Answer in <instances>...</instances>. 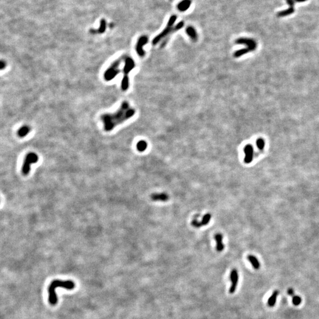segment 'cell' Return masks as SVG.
Masks as SVG:
<instances>
[{
    "label": "cell",
    "instance_id": "obj_22",
    "mask_svg": "<svg viewBox=\"0 0 319 319\" xmlns=\"http://www.w3.org/2000/svg\"><path fill=\"white\" fill-rule=\"evenodd\" d=\"M294 12V9H292V8H290L287 10H285L284 11H281L280 12H278L276 14L277 17H285V16H287L288 15H290L291 14H292Z\"/></svg>",
    "mask_w": 319,
    "mask_h": 319
},
{
    "label": "cell",
    "instance_id": "obj_2",
    "mask_svg": "<svg viewBox=\"0 0 319 319\" xmlns=\"http://www.w3.org/2000/svg\"><path fill=\"white\" fill-rule=\"evenodd\" d=\"M58 287L63 288L67 290H73L75 287V284L73 281L70 280L62 281L59 280H54L50 283L49 288V301L50 304L52 306L56 305L58 299L55 292V289Z\"/></svg>",
    "mask_w": 319,
    "mask_h": 319
},
{
    "label": "cell",
    "instance_id": "obj_28",
    "mask_svg": "<svg viewBox=\"0 0 319 319\" xmlns=\"http://www.w3.org/2000/svg\"><path fill=\"white\" fill-rule=\"evenodd\" d=\"M5 66H6V64H5V62L3 61V60H2L1 61V64H0V68H1V70H3V69H4V68L5 67Z\"/></svg>",
    "mask_w": 319,
    "mask_h": 319
},
{
    "label": "cell",
    "instance_id": "obj_15",
    "mask_svg": "<svg viewBox=\"0 0 319 319\" xmlns=\"http://www.w3.org/2000/svg\"><path fill=\"white\" fill-rule=\"evenodd\" d=\"M186 31L187 35L190 37V39L193 41H196L198 39L197 33L194 27H193L192 26H189L188 27H187Z\"/></svg>",
    "mask_w": 319,
    "mask_h": 319
},
{
    "label": "cell",
    "instance_id": "obj_13",
    "mask_svg": "<svg viewBox=\"0 0 319 319\" xmlns=\"http://www.w3.org/2000/svg\"><path fill=\"white\" fill-rule=\"evenodd\" d=\"M191 1L190 0H183L177 5V8L180 11L184 12L187 11L191 5Z\"/></svg>",
    "mask_w": 319,
    "mask_h": 319
},
{
    "label": "cell",
    "instance_id": "obj_19",
    "mask_svg": "<svg viewBox=\"0 0 319 319\" xmlns=\"http://www.w3.org/2000/svg\"><path fill=\"white\" fill-rule=\"evenodd\" d=\"M250 52H252V50L248 48H244V49H240L239 50H237L233 54V56L235 57V58H238L240 57L241 56H242L243 55H244Z\"/></svg>",
    "mask_w": 319,
    "mask_h": 319
},
{
    "label": "cell",
    "instance_id": "obj_30",
    "mask_svg": "<svg viewBox=\"0 0 319 319\" xmlns=\"http://www.w3.org/2000/svg\"><path fill=\"white\" fill-rule=\"evenodd\" d=\"M307 1V0H295V1H296V2H298V3H300V2H304V1Z\"/></svg>",
    "mask_w": 319,
    "mask_h": 319
},
{
    "label": "cell",
    "instance_id": "obj_10",
    "mask_svg": "<svg viewBox=\"0 0 319 319\" xmlns=\"http://www.w3.org/2000/svg\"><path fill=\"white\" fill-rule=\"evenodd\" d=\"M135 65V62L133 60V58L130 57L126 58L123 69V73L124 75H128V73L134 68Z\"/></svg>",
    "mask_w": 319,
    "mask_h": 319
},
{
    "label": "cell",
    "instance_id": "obj_18",
    "mask_svg": "<svg viewBox=\"0 0 319 319\" xmlns=\"http://www.w3.org/2000/svg\"><path fill=\"white\" fill-rule=\"evenodd\" d=\"M30 129L28 127V126L25 125V126H23V127H21L18 130L17 134H18V136L21 138L24 137H26L27 135V134L30 132Z\"/></svg>",
    "mask_w": 319,
    "mask_h": 319
},
{
    "label": "cell",
    "instance_id": "obj_4",
    "mask_svg": "<svg viewBox=\"0 0 319 319\" xmlns=\"http://www.w3.org/2000/svg\"><path fill=\"white\" fill-rule=\"evenodd\" d=\"M39 161V156L35 153L30 152L27 154L22 167V173L24 175L29 174L31 164L36 163Z\"/></svg>",
    "mask_w": 319,
    "mask_h": 319
},
{
    "label": "cell",
    "instance_id": "obj_5",
    "mask_svg": "<svg viewBox=\"0 0 319 319\" xmlns=\"http://www.w3.org/2000/svg\"><path fill=\"white\" fill-rule=\"evenodd\" d=\"M122 61L121 58L117 59L115 61L111 66L104 73V78L106 80L110 81L112 80L117 74H119L120 70L119 69V66Z\"/></svg>",
    "mask_w": 319,
    "mask_h": 319
},
{
    "label": "cell",
    "instance_id": "obj_24",
    "mask_svg": "<svg viewBox=\"0 0 319 319\" xmlns=\"http://www.w3.org/2000/svg\"><path fill=\"white\" fill-rule=\"evenodd\" d=\"M257 146L259 150H263L265 146V141L263 138H258L257 140Z\"/></svg>",
    "mask_w": 319,
    "mask_h": 319
},
{
    "label": "cell",
    "instance_id": "obj_11",
    "mask_svg": "<svg viewBox=\"0 0 319 319\" xmlns=\"http://www.w3.org/2000/svg\"><path fill=\"white\" fill-rule=\"evenodd\" d=\"M151 199L153 201H166L169 199V196L165 193H154L151 195Z\"/></svg>",
    "mask_w": 319,
    "mask_h": 319
},
{
    "label": "cell",
    "instance_id": "obj_25",
    "mask_svg": "<svg viewBox=\"0 0 319 319\" xmlns=\"http://www.w3.org/2000/svg\"><path fill=\"white\" fill-rule=\"evenodd\" d=\"M292 303L295 306H298L301 303V298L298 296H294L292 297Z\"/></svg>",
    "mask_w": 319,
    "mask_h": 319
},
{
    "label": "cell",
    "instance_id": "obj_6",
    "mask_svg": "<svg viewBox=\"0 0 319 319\" xmlns=\"http://www.w3.org/2000/svg\"><path fill=\"white\" fill-rule=\"evenodd\" d=\"M148 42V38L146 36H141L138 40L136 45V52L138 55L140 57H143L145 55V52L143 49V47Z\"/></svg>",
    "mask_w": 319,
    "mask_h": 319
},
{
    "label": "cell",
    "instance_id": "obj_17",
    "mask_svg": "<svg viewBox=\"0 0 319 319\" xmlns=\"http://www.w3.org/2000/svg\"><path fill=\"white\" fill-rule=\"evenodd\" d=\"M248 261L251 263V264H252V265L253 266V267L255 268V270H258L259 267H260V263L259 262V261L258 260V259L253 256V255H248L247 257Z\"/></svg>",
    "mask_w": 319,
    "mask_h": 319
},
{
    "label": "cell",
    "instance_id": "obj_27",
    "mask_svg": "<svg viewBox=\"0 0 319 319\" xmlns=\"http://www.w3.org/2000/svg\"><path fill=\"white\" fill-rule=\"evenodd\" d=\"M287 4L290 6V8L292 9H294V3L296 2L295 0H286Z\"/></svg>",
    "mask_w": 319,
    "mask_h": 319
},
{
    "label": "cell",
    "instance_id": "obj_7",
    "mask_svg": "<svg viewBox=\"0 0 319 319\" xmlns=\"http://www.w3.org/2000/svg\"><path fill=\"white\" fill-rule=\"evenodd\" d=\"M235 43L239 45H245L252 52L255 50L257 46V42L254 39L248 38H239L236 40Z\"/></svg>",
    "mask_w": 319,
    "mask_h": 319
},
{
    "label": "cell",
    "instance_id": "obj_20",
    "mask_svg": "<svg viewBox=\"0 0 319 319\" xmlns=\"http://www.w3.org/2000/svg\"><path fill=\"white\" fill-rule=\"evenodd\" d=\"M148 144L146 141L141 140L138 141L137 144V148L138 151L140 152H143L147 148Z\"/></svg>",
    "mask_w": 319,
    "mask_h": 319
},
{
    "label": "cell",
    "instance_id": "obj_26",
    "mask_svg": "<svg viewBox=\"0 0 319 319\" xmlns=\"http://www.w3.org/2000/svg\"><path fill=\"white\" fill-rule=\"evenodd\" d=\"M191 225L195 228H200V227H201V226H202V225H201V222H199L197 219L193 220L192 222H191Z\"/></svg>",
    "mask_w": 319,
    "mask_h": 319
},
{
    "label": "cell",
    "instance_id": "obj_9",
    "mask_svg": "<svg viewBox=\"0 0 319 319\" xmlns=\"http://www.w3.org/2000/svg\"><path fill=\"white\" fill-rule=\"evenodd\" d=\"M245 153L244 161L247 164L251 163L253 160L254 158V148L253 146L251 144H247L243 148Z\"/></svg>",
    "mask_w": 319,
    "mask_h": 319
},
{
    "label": "cell",
    "instance_id": "obj_12",
    "mask_svg": "<svg viewBox=\"0 0 319 319\" xmlns=\"http://www.w3.org/2000/svg\"><path fill=\"white\" fill-rule=\"evenodd\" d=\"M215 239L216 242V250L219 252L222 251L224 249L222 235L221 233L216 234L215 237Z\"/></svg>",
    "mask_w": 319,
    "mask_h": 319
},
{
    "label": "cell",
    "instance_id": "obj_21",
    "mask_svg": "<svg viewBox=\"0 0 319 319\" xmlns=\"http://www.w3.org/2000/svg\"><path fill=\"white\" fill-rule=\"evenodd\" d=\"M130 81L128 75H124L121 81V88L123 90H127L129 88Z\"/></svg>",
    "mask_w": 319,
    "mask_h": 319
},
{
    "label": "cell",
    "instance_id": "obj_8",
    "mask_svg": "<svg viewBox=\"0 0 319 319\" xmlns=\"http://www.w3.org/2000/svg\"><path fill=\"white\" fill-rule=\"evenodd\" d=\"M230 279L231 281V286L229 288V292L233 294L236 291L238 283L239 275L238 272L236 269H233L231 272Z\"/></svg>",
    "mask_w": 319,
    "mask_h": 319
},
{
    "label": "cell",
    "instance_id": "obj_23",
    "mask_svg": "<svg viewBox=\"0 0 319 319\" xmlns=\"http://www.w3.org/2000/svg\"><path fill=\"white\" fill-rule=\"evenodd\" d=\"M211 217H212V216L210 213L205 214L202 218V220H201V225L205 226V225H207L209 223L210 221H211Z\"/></svg>",
    "mask_w": 319,
    "mask_h": 319
},
{
    "label": "cell",
    "instance_id": "obj_3",
    "mask_svg": "<svg viewBox=\"0 0 319 319\" xmlns=\"http://www.w3.org/2000/svg\"><path fill=\"white\" fill-rule=\"evenodd\" d=\"M176 20H177V16L176 15H173L170 17L169 21L167 23L166 27L161 33H160L158 35L156 36L153 40L152 43L153 45H156L160 41H161L163 39L167 37L169 35H171V33H174V31H177L183 27L184 23L183 21L179 22L177 25H175V27H173V24L175 22Z\"/></svg>",
    "mask_w": 319,
    "mask_h": 319
},
{
    "label": "cell",
    "instance_id": "obj_16",
    "mask_svg": "<svg viewBox=\"0 0 319 319\" xmlns=\"http://www.w3.org/2000/svg\"><path fill=\"white\" fill-rule=\"evenodd\" d=\"M278 290H275L274 291L272 295L271 296V297L268 298V306L270 307H272L275 306V303H276V298H277V296L278 295Z\"/></svg>",
    "mask_w": 319,
    "mask_h": 319
},
{
    "label": "cell",
    "instance_id": "obj_14",
    "mask_svg": "<svg viewBox=\"0 0 319 319\" xmlns=\"http://www.w3.org/2000/svg\"><path fill=\"white\" fill-rule=\"evenodd\" d=\"M106 29V22L105 19H102L100 22V27L98 30H93L91 29L90 30V33L92 34H96V33H99V34H102L104 33Z\"/></svg>",
    "mask_w": 319,
    "mask_h": 319
},
{
    "label": "cell",
    "instance_id": "obj_29",
    "mask_svg": "<svg viewBox=\"0 0 319 319\" xmlns=\"http://www.w3.org/2000/svg\"><path fill=\"white\" fill-rule=\"evenodd\" d=\"M288 294H289L290 296H294V290H293L292 289L290 288V289L288 290Z\"/></svg>",
    "mask_w": 319,
    "mask_h": 319
},
{
    "label": "cell",
    "instance_id": "obj_1",
    "mask_svg": "<svg viewBox=\"0 0 319 319\" xmlns=\"http://www.w3.org/2000/svg\"><path fill=\"white\" fill-rule=\"evenodd\" d=\"M135 113V110L131 108L127 102H122L119 110L116 112L112 114H104L102 116L101 119L104 124V129L106 131H111L117 125L131 118Z\"/></svg>",
    "mask_w": 319,
    "mask_h": 319
}]
</instances>
